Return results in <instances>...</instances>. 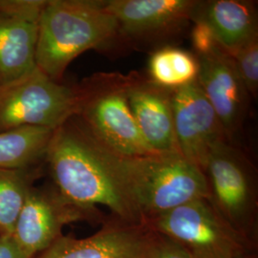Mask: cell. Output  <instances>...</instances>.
I'll return each instance as SVG.
<instances>
[{
  "instance_id": "1",
  "label": "cell",
  "mask_w": 258,
  "mask_h": 258,
  "mask_svg": "<svg viewBox=\"0 0 258 258\" xmlns=\"http://www.w3.org/2000/svg\"><path fill=\"white\" fill-rule=\"evenodd\" d=\"M54 185L67 201L93 214L104 206L115 218L142 224L124 194L106 148L75 116L54 130L45 154Z\"/></svg>"
},
{
  "instance_id": "2",
  "label": "cell",
  "mask_w": 258,
  "mask_h": 258,
  "mask_svg": "<svg viewBox=\"0 0 258 258\" xmlns=\"http://www.w3.org/2000/svg\"><path fill=\"white\" fill-rule=\"evenodd\" d=\"M106 150L114 173L144 225L189 201L208 199L202 169L181 154L122 157Z\"/></svg>"
},
{
  "instance_id": "3",
  "label": "cell",
  "mask_w": 258,
  "mask_h": 258,
  "mask_svg": "<svg viewBox=\"0 0 258 258\" xmlns=\"http://www.w3.org/2000/svg\"><path fill=\"white\" fill-rule=\"evenodd\" d=\"M117 34V21L105 9L104 1L46 0L39 19L36 65L62 83L75 58L115 42Z\"/></svg>"
},
{
  "instance_id": "4",
  "label": "cell",
  "mask_w": 258,
  "mask_h": 258,
  "mask_svg": "<svg viewBox=\"0 0 258 258\" xmlns=\"http://www.w3.org/2000/svg\"><path fill=\"white\" fill-rule=\"evenodd\" d=\"M127 75L98 73L78 85L77 118L103 147L122 157L154 153L133 117L127 98Z\"/></svg>"
},
{
  "instance_id": "5",
  "label": "cell",
  "mask_w": 258,
  "mask_h": 258,
  "mask_svg": "<svg viewBox=\"0 0 258 258\" xmlns=\"http://www.w3.org/2000/svg\"><path fill=\"white\" fill-rule=\"evenodd\" d=\"M208 200L231 228L253 243L257 221L256 169L229 141L214 147L203 168Z\"/></svg>"
},
{
  "instance_id": "6",
  "label": "cell",
  "mask_w": 258,
  "mask_h": 258,
  "mask_svg": "<svg viewBox=\"0 0 258 258\" xmlns=\"http://www.w3.org/2000/svg\"><path fill=\"white\" fill-rule=\"evenodd\" d=\"M78 85L57 83L37 67L0 85V132L25 127L54 129L77 116Z\"/></svg>"
},
{
  "instance_id": "7",
  "label": "cell",
  "mask_w": 258,
  "mask_h": 258,
  "mask_svg": "<svg viewBox=\"0 0 258 258\" xmlns=\"http://www.w3.org/2000/svg\"><path fill=\"white\" fill-rule=\"evenodd\" d=\"M145 225L194 258H234L252 245L222 218L207 198L181 205Z\"/></svg>"
},
{
  "instance_id": "8",
  "label": "cell",
  "mask_w": 258,
  "mask_h": 258,
  "mask_svg": "<svg viewBox=\"0 0 258 258\" xmlns=\"http://www.w3.org/2000/svg\"><path fill=\"white\" fill-rule=\"evenodd\" d=\"M195 0H109L105 9L118 24V42L148 45L183 33L191 22Z\"/></svg>"
},
{
  "instance_id": "9",
  "label": "cell",
  "mask_w": 258,
  "mask_h": 258,
  "mask_svg": "<svg viewBox=\"0 0 258 258\" xmlns=\"http://www.w3.org/2000/svg\"><path fill=\"white\" fill-rule=\"evenodd\" d=\"M97 217L67 201L55 185H33L19 213L13 236L24 256L34 258L62 236L65 225Z\"/></svg>"
},
{
  "instance_id": "10",
  "label": "cell",
  "mask_w": 258,
  "mask_h": 258,
  "mask_svg": "<svg viewBox=\"0 0 258 258\" xmlns=\"http://www.w3.org/2000/svg\"><path fill=\"white\" fill-rule=\"evenodd\" d=\"M46 0H0V85L34 70Z\"/></svg>"
},
{
  "instance_id": "11",
  "label": "cell",
  "mask_w": 258,
  "mask_h": 258,
  "mask_svg": "<svg viewBox=\"0 0 258 258\" xmlns=\"http://www.w3.org/2000/svg\"><path fill=\"white\" fill-rule=\"evenodd\" d=\"M172 102L180 154L203 171L213 148L229 141L221 122L197 81L173 90Z\"/></svg>"
},
{
  "instance_id": "12",
  "label": "cell",
  "mask_w": 258,
  "mask_h": 258,
  "mask_svg": "<svg viewBox=\"0 0 258 258\" xmlns=\"http://www.w3.org/2000/svg\"><path fill=\"white\" fill-rule=\"evenodd\" d=\"M197 58V83L215 111L229 142L234 144L248 116L249 92L240 79L232 57L221 47Z\"/></svg>"
},
{
  "instance_id": "13",
  "label": "cell",
  "mask_w": 258,
  "mask_h": 258,
  "mask_svg": "<svg viewBox=\"0 0 258 258\" xmlns=\"http://www.w3.org/2000/svg\"><path fill=\"white\" fill-rule=\"evenodd\" d=\"M154 232L115 218L91 236H60L37 258H149Z\"/></svg>"
},
{
  "instance_id": "14",
  "label": "cell",
  "mask_w": 258,
  "mask_h": 258,
  "mask_svg": "<svg viewBox=\"0 0 258 258\" xmlns=\"http://www.w3.org/2000/svg\"><path fill=\"white\" fill-rule=\"evenodd\" d=\"M127 98L142 136L156 154H180L176 140L172 92L137 72L127 74Z\"/></svg>"
},
{
  "instance_id": "15",
  "label": "cell",
  "mask_w": 258,
  "mask_h": 258,
  "mask_svg": "<svg viewBox=\"0 0 258 258\" xmlns=\"http://www.w3.org/2000/svg\"><path fill=\"white\" fill-rule=\"evenodd\" d=\"M194 20L211 28L219 46L230 55L258 37L257 11L252 1H197L191 22Z\"/></svg>"
},
{
  "instance_id": "16",
  "label": "cell",
  "mask_w": 258,
  "mask_h": 258,
  "mask_svg": "<svg viewBox=\"0 0 258 258\" xmlns=\"http://www.w3.org/2000/svg\"><path fill=\"white\" fill-rule=\"evenodd\" d=\"M54 129L25 127L0 132V169H23L45 164Z\"/></svg>"
},
{
  "instance_id": "17",
  "label": "cell",
  "mask_w": 258,
  "mask_h": 258,
  "mask_svg": "<svg viewBox=\"0 0 258 258\" xmlns=\"http://www.w3.org/2000/svg\"><path fill=\"white\" fill-rule=\"evenodd\" d=\"M198 73L197 56L178 47H161L151 54L148 60V79L168 90H176L196 82Z\"/></svg>"
},
{
  "instance_id": "18",
  "label": "cell",
  "mask_w": 258,
  "mask_h": 258,
  "mask_svg": "<svg viewBox=\"0 0 258 258\" xmlns=\"http://www.w3.org/2000/svg\"><path fill=\"white\" fill-rule=\"evenodd\" d=\"M42 173V166L0 169V235H13L30 188Z\"/></svg>"
},
{
  "instance_id": "19",
  "label": "cell",
  "mask_w": 258,
  "mask_h": 258,
  "mask_svg": "<svg viewBox=\"0 0 258 258\" xmlns=\"http://www.w3.org/2000/svg\"><path fill=\"white\" fill-rule=\"evenodd\" d=\"M231 56L249 96L256 98L258 94V37L252 38Z\"/></svg>"
},
{
  "instance_id": "20",
  "label": "cell",
  "mask_w": 258,
  "mask_h": 258,
  "mask_svg": "<svg viewBox=\"0 0 258 258\" xmlns=\"http://www.w3.org/2000/svg\"><path fill=\"white\" fill-rule=\"evenodd\" d=\"M191 29V43L194 47V55H208L213 52L219 44L212 34L211 28L201 20H194Z\"/></svg>"
},
{
  "instance_id": "21",
  "label": "cell",
  "mask_w": 258,
  "mask_h": 258,
  "mask_svg": "<svg viewBox=\"0 0 258 258\" xmlns=\"http://www.w3.org/2000/svg\"><path fill=\"white\" fill-rule=\"evenodd\" d=\"M154 232V231H153ZM149 258H194L174 241L154 232Z\"/></svg>"
},
{
  "instance_id": "22",
  "label": "cell",
  "mask_w": 258,
  "mask_h": 258,
  "mask_svg": "<svg viewBox=\"0 0 258 258\" xmlns=\"http://www.w3.org/2000/svg\"><path fill=\"white\" fill-rule=\"evenodd\" d=\"M0 258H26L13 235H0Z\"/></svg>"
},
{
  "instance_id": "23",
  "label": "cell",
  "mask_w": 258,
  "mask_h": 258,
  "mask_svg": "<svg viewBox=\"0 0 258 258\" xmlns=\"http://www.w3.org/2000/svg\"><path fill=\"white\" fill-rule=\"evenodd\" d=\"M234 258H254L253 256H251L249 253V251H246L244 253H241L239 255H237L236 257Z\"/></svg>"
}]
</instances>
